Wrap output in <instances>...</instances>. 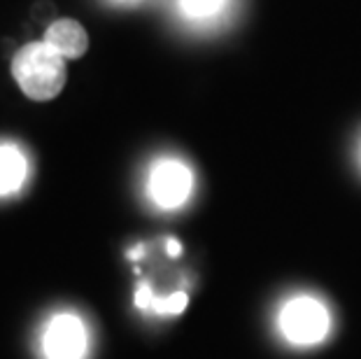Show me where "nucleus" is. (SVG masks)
Here are the masks:
<instances>
[{
	"label": "nucleus",
	"instance_id": "obj_1",
	"mask_svg": "<svg viewBox=\"0 0 361 359\" xmlns=\"http://www.w3.org/2000/svg\"><path fill=\"white\" fill-rule=\"evenodd\" d=\"M12 75L33 101H49L66 87V59L47 42H30L17 51Z\"/></svg>",
	"mask_w": 361,
	"mask_h": 359
},
{
	"label": "nucleus",
	"instance_id": "obj_2",
	"mask_svg": "<svg viewBox=\"0 0 361 359\" xmlns=\"http://www.w3.org/2000/svg\"><path fill=\"white\" fill-rule=\"evenodd\" d=\"M275 324L289 346L312 348L329 339L334 329V315L326 301H322L319 296L294 294L280 305Z\"/></svg>",
	"mask_w": 361,
	"mask_h": 359
},
{
	"label": "nucleus",
	"instance_id": "obj_3",
	"mask_svg": "<svg viewBox=\"0 0 361 359\" xmlns=\"http://www.w3.org/2000/svg\"><path fill=\"white\" fill-rule=\"evenodd\" d=\"M149 198L164 210H178L194 192V171L175 157H164L152 166L147 180Z\"/></svg>",
	"mask_w": 361,
	"mask_h": 359
},
{
	"label": "nucleus",
	"instance_id": "obj_4",
	"mask_svg": "<svg viewBox=\"0 0 361 359\" xmlns=\"http://www.w3.org/2000/svg\"><path fill=\"white\" fill-rule=\"evenodd\" d=\"M42 353L47 359H84L89 353L87 322L75 312L54 315L44 327Z\"/></svg>",
	"mask_w": 361,
	"mask_h": 359
},
{
	"label": "nucleus",
	"instance_id": "obj_5",
	"mask_svg": "<svg viewBox=\"0 0 361 359\" xmlns=\"http://www.w3.org/2000/svg\"><path fill=\"white\" fill-rule=\"evenodd\" d=\"M44 42L59 51L63 59H80L89 47L87 30L75 19H59L47 28Z\"/></svg>",
	"mask_w": 361,
	"mask_h": 359
},
{
	"label": "nucleus",
	"instance_id": "obj_6",
	"mask_svg": "<svg viewBox=\"0 0 361 359\" xmlns=\"http://www.w3.org/2000/svg\"><path fill=\"white\" fill-rule=\"evenodd\" d=\"M28 162L26 154L17 145L3 142L0 145V196L14 194L26 182Z\"/></svg>",
	"mask_w": 361,
	"mask_h": 359
},
{
	"label": "nucleus",
	"instance_id": "obj_7",
	"mask_svg": "<svg viewBox=\"0 0 361 359\" xmlns=\"http://www.w3.org/2000/svg\"><path fill=\"white\" fill-rule=\"evenodd\" d=\"M224 5L226 0H180L182 12L191 19H210Z\"/></svg>",
	"mask_w": 361,
	"mask_h": 359
}]
</instances>
